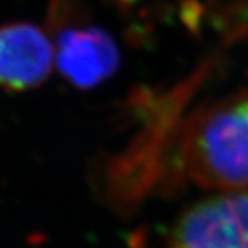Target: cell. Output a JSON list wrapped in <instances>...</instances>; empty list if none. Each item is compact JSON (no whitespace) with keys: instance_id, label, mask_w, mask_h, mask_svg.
<instances>
[{"instance_id":"cell-1","label":"cell","mask_w":248,"mask_h":248,"mask_svg":"<svg viewBox=\"0 0 248 248\" xmlns=\"http://www.w3.org/2000/svg\"><path fill=\"white\" fill-rule=\"evenodd\" d=\"M174 163L203 189L248 192V89L197 108L177 127Z\"/></svg>"},{"instance_id":"cell-2","label":"cell","mask_w":248,"mask_h":248,"mask_svg":"<svg viewBox=\"0 0 248 248\" xmlns=\"http://www.w3.org/2000/svg\"><path fill=\"white\" fill-rule=\"evenodd\" d=\"M166 248H248V192H225L187 208Z\"/></svg>"},{"instance_id":"cell-3","label":"cell","mask_w":248,"mask_h":248,"mask_svg":"<svg viewBox=\"0 0 248 248\" xmlns=\"http://www.w3.org/2000/svg\"><path fill=\"white\" fill-rule=\"evenodd\" d=\"M55 61L58 71L69 83L79 89H91L119 69L120 53L105 29L81 24L58 32Z\"/></svg>"},{"instance_id":"cell-4","label":"cell","mask_w":248,"mask_h":248,"mask_svg":"<svg viewBox=\"0 0 248 248\" xmlns=\"http://www.w3.org/2000/svg\"><path fill=\"white\" fill-rule=\"evenodd\" d=\"M55 46L33 24L0 28V87L25 91L40 86L53 71Z\"/></svg>"}]
</instances>
